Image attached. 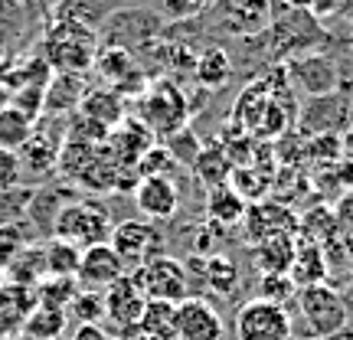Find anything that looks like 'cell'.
I'll use <instances>...</instances> for the list:
<instances>
[{
	"mask_svg": "<svg viewBox=\"0 0 353 340\" xmlns=\"http://www.w3.org/2000/svg\"><path fill=\"white\" fill-rule=\"evenodd\" d=\"M99 46L101 43H99V33H95V30L52 20V23L46 26V33H43L39 56L50 63L52 72H76V76H85L88 69L95 66Z\"/></svg>",
	"mask_w": 353,
	"mask_h": 340,
	"instance_id": "obj_1",
	"label": "cell"
},
{
	"mask_svg": "<svg viewBox=\"0 0 353 340\" xmlns=\"http://www.w3.org/2000/svg\"><path fill=\"white\" fill-rule=\"evenodd\" d=\"M112 213L105 210V203L99 200H72L65 206L56 226H52V239L72 242L76 249H88V246H99L108 242L112 236Z\"/></svg>",
	"mask_w": 353,
	"mask_h": 340,
	"instance_id": "obj_2",
	"label": "cell"
},
{
	"mask_svg": "<svg viewBox=\"0 0 353 340\" xmlns=\"http://www.w3.org/2000/svg\"><path fill=\"white\" fill-rule=\"evenodd\" d=\"M294 301H298V314L304 321V330L311 337H337L347 328V304L337 291L330 288L327 281L321 285H301L294 291Z\"/></svg>",
	"mask_w": 353,
	"mask_h": 340,
	"instance_id": "obj_3",
	"label": "cell"
},
{
	"mask_svg": "<svg viewBox=\"0 0 353 340\" xmlns=\"http://www.w3.org/2000/svg\"><path fill=\"white\" fill-rule=\"evenodd\" d=\"M138 121L151 128L154 134H176V131H183L190 118V108H187V99H183V92L174 86V82H154L148 86L144 92L138 95Z\"/></svg>",
	"mask_w": 353,
	"mask_h": 340,
	"instance_id": "obj_4",
	"label": "cell"
},
{
	"mask_svg": "<svg viewBox=\"0 0 353 340\" xmlns=\"http://www.w3.org/2000/svg\"><path fill=\"white\" fill-rule=\"evenodd\" d=\"M131 278L138 281V288L144 291V298L154 301H174L180 304L183 298H190V278L187 265L170 259V255H154L144 265L131 268Z\"/></svg>",
	"mask_w": 353,
	"mask_h": 340,
	"instance_id": "obj_5",
	"label": "cell"
},
{
	"mask_svg": "<svg viewBox=\"0 0 353 340\" xmlns=\"http://www.w3.org/2000/svg\"><path fill=\"white\" fill-rule=\"evenodd\" d=\"M65 141V121L63 118H52V114H43L33 125V134L20 148V164H23V177H46L56 170V161H59V151H63Z\"/></svg>",
	"mask_w": 353,
	"mask_h": 340,
	"instance_id": "obj_6",
	"label": "cell"
},
{
	"mask_svg": "<svg viewBox=\"0 0 353 340\" xmlns=\"http://www.w3.org/2000/svg\"><path fill=\"white\" fill-rule=\"evenodd\" d=\"M108 246H112L118 259L125 262V268H138L144 265L148 259L164 252V236H161V229L148 223V219H125V223H118L112 226V236H108Z\"/></svg>",
	"mask_w": 353,
	"mask_h": 340,
	"instance_id": "obj_7",
	"label": "cell"
},
{
	"mask_svg": "<svg viewBox=\"0 0 353 340\" xmlns=\"http://www.w3.org/2000/svg\"><path fill=\"white\" fill-rule=\"evenodd\" d=\"M236 340H291V314L285 304L252 298L236 311Z\"/></svg>",
	"mask_w": 353,
	"mask_h": 340,
	"instance_id": "obj_8",
	"label": "cell"
},
{
	"mask_svg": "<svg viewBox=\"0 0 353 340\" xmlns=\"http://www.w3.org/2000/svg\"><path fill=\"white\" fill-rule=\"evenodd\" d=\"M242 226H245V239L252 246L262 239H272V236H298V213L288 210L285 203H249Z\"/></svg>",
	"mask_w": 353,
	"mask_h": 340,
	"instance_id": "obj_9",
	"label": "cell"
},
{
	"mask_svg": "<svg viewBox=\"0 0 353 340\" xmlns=\"http://www.w3.org/2000/svg\"><path fill=\"white\" fill-rule=\"evenodd\" d=\"M125 272L128 268L118 259V252H114L108 242H99V246L82 249V255H79L76 285H79V291H101V288H108L112 281H118Z\"/></svg>",
	"mask_w": 353,
	"mask_h": 340,
	"instance_id": "obj_10",
	"label": "cell"
},
{
	"mask_svg": "<svg viewBox=\"0 0 353 340\" xmlns=\"http://www.w3.org/2000/svg\"><path fill=\"white\" fill-rule=\"evenodd\" d=\"M101 304H105V317L112 321L114 328L131 330L141 324V314H144L148 298H144V291L138 288V281L131 278V272H125L118 281H112V285L105 288Z\"/></svg>",
	"mask_w": 353,
	"mask_h": 340,
	"instance_id": "obj_11",
	"label": "cell"
},
{
	"mask_svg": "<svg viewBox=\"0 0 353 340\" xmlns=\"http://www.w3.org/2000/svg\"><path fill=\"white\" fill-rule=\"evenodd\" d=\"M285 72L291 76V82L301 88L304 95H330V92H337V63L330 59V56H321V52H307V56H294L288 59L285 66Z\"/></svg>",
	"mask_w": 353,
	"mask_h": 340,
	"instance_id": "obj_12",
	"label": "cell"
},
{
	"mask_svg": "<svg viewBox=\"0 0 353 340\" xmlns=\"http://www.w3.org/2000/svg\"><path fill=\"white\" fill-rule=\"evenodd\" d=\"M347 125H350V99L341 95V92L317 95L301 112L304 138H314V134H341Z\"/></svg>",
	"mask_w": 353,
	"mask_h": 340,
	"instance_id": "obj_13",
	"label": "cell"
},
{
	"mask_svg": "<svg viewBox=\"0 0 353 340\" xmlns=\"http://www.w3.org/2000/svg\"><path fill=\"white\" fill-rule=\"evenodd\" d=\"M223 317L206 298H183L176 304V340H223Z\"/></svg>",
	"mask_w": 353,
	"mask_h": 340,
	"instance_id": "obj_14",
	"label": "cell"
},
{
	"mask_svg": "<svg viewBox=\"0 0 353 340\" xmlns=\"http://www.w3.org/2000/svg\"><path fill=\"white\" fill-rule=\"evenodd\" d=\"M76 200V190L72 183H46V187H33V197H30V206H26V219L37 226V232L43 236H52V226L69 203Z\"/></svg>",
	"mask_w": 353,
	"mask_h": 340,
	"instance_id": "obj_15",
	"label": "cell"
},
{
	"mask_svg": "<svg viewBox=\"0 0 353 340\" xmlns=\"http://www.w3.org/2000/svg\"><path fill=\"white\" fill-rule=\"evenodd\" d=\"M134 203L148 219H170L180 210V190L170 177H144L134 187Z\"/></svg>",
	"mask_w": 353,
	"mask_h": 340,
	"instance_id": "obj_16",
	"label": "cell"
},
{
	"mask_svg": "<svg viewBox=\"0 0 353 340\" xmlns=\"http://www.w3.org/2000/svg\"><path fill=\"white\" fill-rule=\"evenodd\" d=\"M85 92H88L85 76H76V72H52V79L46 82V92H43V114L69 118V114L82 105Z\"/></svg>",
	"mask_w": 353,
	"mask_h": 340,
	"instance_id": "obj_17",
	"label": "cell"
},
{
	"mask_svg": "<svg viewBox=\"0 0 353 340\" xmlns=\"http://www.w3.org/2000/svg\"><path fill=\"white\" fill-rule=\"evenodd\" d=\"M298 236H272L252 246V262L259 275H291Z\"/></svg>",
	"mask_w": 353,
	"mask_h": 340,
	"instance_id": "obj_18",
	"label": "cell"
},
{
	"mask_svg": "<svg viewBox=\"0 0 353 340\" xmlns=\"http://www.w3.org/2000/svg\"><path fill=\"white\" fill-rule=\"evenodd\" d=\"M114 10H118L114 0H59L50 17L59 20V23H79V26H85V30L99 33Z\"/></svg>",
	"mask_w": 353,
	"mask_h": 340,
	"instance_id": "obj_19",
	"label": "cell"
},
{
	"mask_svg": "<svg viewBox=\"0 0 353 340\" xmlns=\"http://www.w3.org/2000/svg\"><path fill=\"white\" fill-rule=\"evenodd\" d=\"M200 262V275L206 281V288L219 294V298H232L239 291V281H242V272H239V262L232 255H206V259H196Z\"/></svg>",
	"mask_w": 353,
	"mask_h": 340,
	"instance_id": "obj_20",
	"label": "cell"
},
{
	"mask_svg": "<svg viewBox=\"0 0 353 340\" xmlns=\"http://www.w3.org/2000/svg\"><path fill=\"white\" fill-rule=\"evenodd\" d=\"M76 112L85 114V118H92V121H99V125H105L108 131L118 128L128 118L125 114V99H121L114 88H88L85 99H82V105H79Z\"/></svg>",
	"mask_w": 353,
	"mask_h": 340,
	"instance_id": "obj_21",
	"label": "cell"
},
{
	"mask_svg": "<svg viewBox=\"0 0 353 340\" xmlns=\"http://www.w3.org/2000/svg\"><path fill=\"white\" fill-rule=\"evenodd\" d=\"M330 265L324 259V246H317L311 239H298V249H294V265H291V281L301 288V285H321L327 281Z\"/></svg>",
	"mask_w": 353,
	"mask_h": 340,
	"instance_id": "obj_22",
	"label": "cell"
},
{
	"mask_svg": "<svg viewBox=\"0 0 353 340\" xmlns=\"http://www.w3.org/2000/svg\"><path fill=\"white\" fill-rule=\"evenodd\" d=\"M245 210H249V203L242 200L229 183L206 193V216H210L213 226H239L245 219Z\"/></svg>",
	"mask_w": 353,
	"mask_h": 340,
	"instance_id": "obj_23",
	"label": "cell"
},
{
	"mask_svg": "<svg viewBox=\"0 0 353 340\" xmlns=\"http://www.w3.org/2000/svg\"><path fill=\"white\" fill-rule=\"evenodd\" d=\"M193 174L200 177V183H206L210 190L223 187L232 174V164H229L226 151H223V144L219 141H210V144H200V151L193 157Z\"/></svg>",
	"mask_w": 353,
	"mask_h": 340,
	"instance_id": "obj_24",
	"label": "cell"
},
{
	"mask_svg": "<svg viewBox=\"0 0 353 340\" xmlns=\"http://www.w3.org/2000/svg\"><path fill=\"white\" fill-rule=\"evenodd\" d=\"M272 20V0H232L226 23L232 33H259Z\"/></svg>",
	"mask_w": 353,
	"mask_h": 340,
	"instance_id": "obj_25",
	"label": "cell"
},
{
	"mask_svg": "<svg viewBox=\"0 0 353 340\" xmlns=\"http://www.w3.org/2000/svg\"><path fill=\"white\" fill-rule=\"evenodd\" d=\"M232 76V63H229V52L219 46L196 52V63H193V79L200 82V88H219L226 86V79Z\"/></svg>",
	"mask_w": 353,
	"mask_h": 340,
	"instance_id": "obj_26",
	"label": "cell"
},
{
	"mask_svg": "<svg viewBox=\"0 0 353 340\" xmlns=\"http://www.w3.org/2000/svg\"><path fill=\"white\" fill-rule=\"evenodd\" d=\"M138 328L144 330V334L157 337V340H176V304L174 301H154V298H148Z\"/></svg>",
	"mask_w": 353,
	"mask_h": 340,
	"instance_id": "obj_27",
	"label": "cell"
},
{
	"mask_svg": "<svg viewBox=\"0 0 353 340\" xmlns=\"http://www.w3.org/2000/svg\"><path fill=\"white\" fill-rule=\"evenodd\" d=\"M95 69L101 72V79H108V82L118 88L131 72H138L141 66H138V59H134V52L121 50V46H99Z\"/></svg>",
	"mask_w": 353,
	"mask_h": 340,
	"instance_id": "obj_28",
	"label": "cell"
},
{
	"mask_svg": "<svg viewBox=\"0 0 353 340\" xmlns=\"http://www.w3.org/2000/svg\"><path fill=\"white\" fill-rule=\"evenodd\" d=\"M7 275H10V285H30V288H37L39 278L46 275L43 246H26L23 252L7 265Z\"/></svg>",
	"mask_w": 353,
	"mask_h": 340,
	"instance_id": "obj_29",
	"label": "cell"
},
{
	"mask_svg": "<svg viewBox=\"0 0 353 340\" xmlns=\"http://www.w3.org/2000/svg\"><path fill=\"white\" fill-rule=\"evenodd\" d=\"M79 255L82 249H76L72 242L50 239L43 246V259H46V278H76Z\"/></svg>",
	"mask_w": 353,
	"mask_h": 340,
	"instance_id": "obj_30",
	"label": "cell"
},
{
	"mask_svg": "<svg viewBox=\"0 0 353 340\" xmlns=\"http://www.w3.org/2000/svg\"><path fill=\"white\" fill-rule=\"evenodd\" d=\"M33 118H26L20 108H13L7 105L3 112H0V148H7V151H20L30 134H33Z\"/></svg>",
	"mask_w": 353,
	"mask_h": 340,
	"instance_id": "obj_31",
	"label": "cell"
},
{
	"mask_svg": "<svg viewBox=\"0 0 353 340\" xmlns=\"http://www.w3.org/2000/svg\"><path fill=\"white\" fill-rule=\"evenodd\" d=\"M226 183L236 190L245 203H262L265 197H268V187H272V183H268V174L255 170V164L232 167V174H229Z\"/></svg>",
	"mask_w": 353,
	"mask_h": 340,
	"instance_id": "obj_32",
	"label": "cell"
},
{
	"mask_svg": "<svg viewBox=\"0 0 353 340\" xmlns=\"http://www.w3.org/2000/svg\"><path fill=\"white\" fill-rule=\"evenodd\" d=\"M76 294H79L76 278H46V281L37 285V304L39 308H52V311H69Z\"/></svg>",
	"mask_w": 353,
	"mask_h": 340,
	"instance_id": "obj_33",
	"label": "cell"
},
{
	"mask_svg": "<svg viewBox=\"0 0 353 340\" xmlns=\"http://www.w3.org/2000/svg\"><path fill=\"white\" fill-rule=\"evenodd\" d=\"M63 328H65V311H52V308H39V304L26 314V321H23V330L37 340L59 337Z\"/></svg>",
	"mask_w": 353,
	"mask_h": 340,
	"instance_id": "obj_34",
	"label": "cell"
},
{
	"mask_svg": "<svg viewBox=\"0 0 353 340\" xmlns=\"http://www.w3.org/2000/svg\"><path fill=\"white\" fill-rule=\"evenodd\" d=\"M30 197H33V187H10L0 190V226H10V223H20L26 216V206H30Z\"/></svg>",
	"mask_w": 353,
	"mask_h": 340,
	"instance_id": "obj_35",
	"label": "cell"
},
{
	"mask_svg": "<svg viewBox=\"0 0 353 340\" xmlns=\"http://www.w3.org/2000/svg\"><path fill=\"white\" fill-rule=\"evenodd\" d=\"M174 157H170V151L167 148H157L154 144L151 151L141 154V161L134 164V170H138V177L144 180V177H170V170H174Z\"/></svg>",
	"mask_w": 353,
	"mask_h": 340,
	"instance_id": "obj_36",
	"label": "cell"
},
{
	"mask_svg": "<svg viewBox=\"0 0 353 340\" xmlns=\"http://www.w3.org/2000/svg\"><path fill=\"white\" fill-rule=\"evenodd\" d=\"M298 285L291 281V275H259V298L272 304H285L294 298Z\"/></svg>",
	"mask_w": 353,
	"mask_h": 340,
	"instance_id": "obj_37",
	"label": "cell"
},
{
	"mask_svg": "<svg viewBox=\"0 0 353 340\" xmlns=\"http://www.w3.org/2000/svg\"><path fill=\"white\" fill-rule=\"evenodd\" d=\"M26 249V229L20 223L0 226V265H10Z\"/></svg>",
	"mask_w": 353,
	"mask_h": 340,
	"instance_id": "obj_38",
	"label": "cell"
},
{
	"mask_svg": "<svg viewBox=\"0 0 353 340\" xmlns=\"http://www.w3.org/2000/svg\"><path fill=\"white\" fill-rule=\"evenodd\" d=\"M69 311H72L82 324H95V321L105 314V304H101L99 291H79L76 301L69 304Z\"/></svg>",
	"mask_w": 353,
	"mask_h": 340,
	"instance_id": "obj_39",
	"label": "cell"
},
{
	"mask_svg": "<svg viewBox=\"0 0 353 340\" xmlns=\"http://www.w3.org/2000/svg\"><path fill=\"white\" fill-rule=\"evenodd\" d=\"M23 183V164H20V154L0 148V190H10Z\"/></svg>",
	"mask_w": 353,
	"mask_h": 340,
	"instance_id": "obj_40",
	"label": "cell"
},
{
	"mask_svg": "<svg viewBox=\"0 0 353 340\" xmlns=\"http://www.w3.org/2000/svg\"><path fill=\"white\" fill-rule=\"evenodd\" d=\"M334 223H337V232H341V239L353 242V187L347 193H341V200L334 203Z\"/></svg>",
	"mask_w": 353,
	"mask_h": 340,
	"instance_id": "obj_41",
	"label": "cell"
},
{
	"mask_svg": "<svg viewBox=\"0 0 353 340\" xmlns=\"http://www.w3.org/2000/svg\"><path fill=\"white\" fill-rule=\"evenodd\" d=\"M216 0H164V13L170 20H193L203 10H210Z\"/></svg>",
	"mask_w": 353,
	"mask_h": 340,
	"instance_id": "obj_42",
	"label": "cell"
},
{
	"mask_svg": "<svg viewBox=\"0 0 353 340\" xmlns=\"http://www.w3.org/2000/svg\"><path fill=\"white\" fill-rule=\"evenodd\" d=\"M213 229L206 226V229H200V232H196V239H193V249H196V252H203V259H206V255H213Z\"/></svg>",
	"mask_w": 353,
	"mask_h": 340,
	"instance_id": "obj_43",
	"label": "cell"
},
{
	"mask_svg": "<svg viewBox=\"0 0 353 340\" xmlns=\"http://www.w3.org/2000/svg\"><path fill=\"white\" fill-rule=\"evenodd\" d=\"M76 340H112V337H108L99 324H82V328L76 330Z\"/></svg>",
	"mask_w": 353,
	"mask_h": 340,
	"instance_id": "obj_44",
	"label": "cell"
},
{
	"mask_svg": "<svg viewBox=\"0 0 353 340\" xmlns=\"http://www.w3.org/2000/svg\"><path fill=\"white\" fill-rule=\"evenodd\" d=\"M13 63H17V59H13L10 43H7V39H3V33H0V76H3V72H7Z\"/></svg>",
	"mask_w": 353,
	"mask_h": 340,
	"instance_id": "obj_45",
	"label": "cell"
},
{
	"mask_svg": "<svg viewBox=\"0 0 353 340\" xmlns=\"http://www.w3.org/2000/svg\"><path fill=\"white\" fill-rule=\"evenodd\" d=\"M121 340H157L151 334H144L141 328H131V330H121Z\"/></svg>",
	"mask_w": 353,
	"mask_h": 340,
	"instance_id": "obj_46",
	"label": "cell"
},
{
	"mask_svg": "<svg viewBox=\"0 0 353 340\" xmlns=\"http://www.w3.org/2000/svg\"><path fill=\"white\" fill-rule=\"evenodd\" d=\"M7 105H10V88H7L3 82H0V112H3Z\"/></svg>",
	"mask_w": 353,
	"mask_h": 340,
	"instance_id": "obj_47",
	"label": "cell"
},
{
	"mask_svg": "<svg viewBox=\"0 0 353 340\" xmlns=\"http://www.w3.org/2000/svg\"><path fill=\"white\" fill-rule=\"evenodd\" d=\"M33 3H37V7H43L46 13H52V7H56L59 0H33Z\"/></svg>",
	"mask_w": 353,
	"mask_h": 340,
	"instance_id": "obj_48",
	"label": "cell"
},
{
	"mask_svg": "<svg viewBox=\"0 0 353 340\" xmlns=\"http://www.w3.org/2000/svg\"><path fill=\"white\" fill-rule=\"evenodd\" d=\"M311 340H334V337H311Z\"/></svg>",
	"mask_w": 353,
	"mask_h": 340,
	"instance_id": "obj_49",
	"label": "cell"
}]
</instances>
